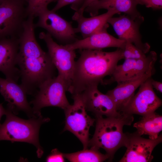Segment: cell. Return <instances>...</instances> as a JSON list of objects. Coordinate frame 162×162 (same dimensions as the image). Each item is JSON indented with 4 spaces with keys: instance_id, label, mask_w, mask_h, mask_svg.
I'll return each mask as SVG.
<instances>
[{
    "instance_id": "23",
    "label": "cell",
    "mask_w": 162,
    "mask_h": 162,
    "mask_svg": "<svg viewBox=\"0 0 162 162\" xmlns=\"http://www.w3.org/2000/svg\"><path fill=\"white\" fill-rule=\"evenodd\" d=\"M65 158L71 162H101L108 160L106 154L101 153L93 148L83 149L70 153H63Z\"/></svg>"
},
{
    "instance_id": "16",
    "label": "cell",
    "mask_w": 162,
    "mask_h": 162,
    "mask_svg": "<svg viewBox=\"0 0 162 162\" xmlns=\"http://www.w3.org/2000/svg\"><path fill=\"white\" fill-rule=\"evenodd\" d=\"M108 23L100 31L81 40L64 45L68 49L102 50L105 48L116 47L124 50L126 41L117 38L109 34L107 30Z\"/></svg>"
},
{
    "instance_id": "25",
    "label": "cell",
    "mask_w": 162,
    "mask_h": 162,
    "mask_svg": "<svg viewBox=\"0 0 162 162\" xmlns=\"http://www.w3.org/2000/svg\"><path fill=\"white\" fill-rule=\"evenodd\" d=\"M123 56L124 59L142 58L146 56V54L140 49L132 43L127 41H126Z\"/></svg>"
},
{
    "instance_id": "19",
    "label": "cell",
    "mask_w": 162,
    "mask_h": 162,
    "mask_svg": "<svg viewBox=\"0 0 162 162\" xmlns=\"http://www.w3.org/2000/svg\"><path fill=\"white\" fill-rule=\"evenodd\" d=\"M34 17L28 16L24 22L22 29L18 37L19 55L26 57H39L46 52L41 49L36 40Z\"/></svg>"
},
{
    "instance_id": "3",
    "label": "cell",
    "mask_w": 162,
    "mask_h": 162,
    "mask_svg": "<svg viewBox=\"0 0 162 162\" xmlns=\"http://www.w3.org/2000/svg\"><path fill=\"white\" fill-rule=\"evenodd\" d=\"M6 110V119L0 126V140L32 144L36 148L37 157L40 158L44 151L39 141L40 129L42 124L49 122L50 119L41 115L37 117L24 119L16 116L8 107Z\"/></svg>"
},
{
    "instance_id": "11",
    "label": "cell",
    "mask_w": 162,
    "mask_h": 162,
    "mask_svg": "<svg viewBox=\"0 0 162 162\" xmlns=\"http://www.w3.org/2000/svg\"><path fill=\"white\" fill-rule=\"evenodd\" d=\"M152 78H148L140 85L137 92L120 112L143 116L155 112L161 106L162 100L154 90Z\"/></svg>"
},
{
    "instance_id": "32",
    "label": "cell",
    "mask_w": 162,
    "mask_h": 162,
    "mask_svg": "<svg viewBox=\"0 0 162 162\" xmlns=\"http://www.w3.org/2000/svg\"><path fill=\"white\" fill-rule=\"evenodd\" d=\"M6 0H0V4Z\"/></svg>"
},
{
    "instance_id": "5",
    "label": "cell",
    "mask_w": 162,
    "mask_h": 162,
    "mask_svg": "<svg viewBox=\"0 0 162 162\" xmlns=\"http://www.w3.org/2000/svg\"><path fill=\"white\" fill-rule=\"evenodd\" d=\"M68 88L63 80L59 76H54L42 83L30 103L33 105L34 114L37 117L41 115V109L55 106L64 110L70 104L66 95Z\"/></svg>"
},
{
    "instance_id": "13",
    "label": "cell",
    "mask_w": 162,
    "mask_h": 162,
    "mask_svg": "<svg viewBox=\"0 0 162 162\" xmlns=\"http://www.w3.org/2000/svg\"><path fill=\"white\" fill-rule=\"evenodd\" d=\"M144 18L134 20L125 14L110 18L107 23L113 27L118 39L132 43L145 54L148 53L150 46L143 43L140 32V27Z\"/></svg>"
},
{
    "instance_id": "10",
    "label": "cell",
    "mask_w": 162,
    "mask_h": 162,
    "mask_svg": "<svg viewBox=\"0 0 162 162\" xmlns=\"http://www.w3.org/2000/svg\"><path fill=\"white\" fill-rule=\"evenodd\" d=\"M37 16L38 20L34 24L35 28H44L52 37L66 44L72 43L77 39L74 28L71 23L55 12L47 8L40 12Z\"/></svg>"
},
{
    "instance_id": "7",
    "label": "cell",
    "mask_w": 162,
    "mask_h": 162,
    "mask_svg": "<svg viewBox=\"0 0 162 162\" xmlns=\"http://www.w3.org/2000/svg\"><path fill=\"white\" fill-rule=\"evenodd\" d=\"M25 0H6L0 4V40L18 38L27 16Z\"/></svg>"
},
{
    "instance_id": "26",
    "label": "cell",
    "mask_w": 162,
    "mask_h": 162,
    "mask_svg": "<svg viewBox=\"0 0 162 162\" xmlns=\"http://www.w3.org/2000/svg\"><path fill=\"white\" fill-rule=\"evenodd\" d=\"M82 1L83 0H58L52 10L56 12L63 7L70 4L71 9L75 12H77L79 10Z\"/></svg>"
},
{
    "instance_id": "31",
    "label": "cell",
    "mask_w": 162,
    "mask_h": 162,
    "mask_svg": "<svg viewBox=\"0 0 162 162\" xmlns=\"http://www.w3.org/2000/svg\"><path fill=\"white\" fill-rule=\"evenodd\" d=\"M6 112V110L2 106V104L0 103V126L1 125L0 121L2 116L5 115Z\"/></svg>"
},
{
    "instance_id": "6",
    "label": "cell",
    "mask_w": 162,
    "mask_h": 162,
    "mask_svg": "<svg viewBox=\"0 0 162 162\" xmlns=\"http://www.w3.org/2000/svg\"><path fill=\"white\" fill-rule=\"evenodd\" d=\"M74 102L64 110L65 125L64 131H69L74 135L82 143L83 149L88 148L89 130L95 119L89 116L80 93L72 95Z\"/></svg>"
},
{
    "instance_id": "24",
    "label": "cell",
    "mask_w": 162,
    "mask_h": 162,
    "mask_svg": "<svg viewBox=\"0 0 162 162\" xmlns=\"http://www.w3.org/2000/svg\"><path fill=\"white\" fill-rule=\"evenodd\" d=\"M58 0H25L27 3L26 8L27 17L37 16L41 10L47 8L48 5L52 2H58Z\"/></svg>"
},
{
    "instance_id": "27",
    "label": "cell",
    "mask_w": 162,
    "mask_h": 162,
    "mask_svg": "<svg viewBox=\"0 0 162 162\" xmlns=\"http://www.w3.org/2000/svg\"><path fill=\"white\" fill-rule=\"evenodd\" d=\"M138 4L145 5L148 8L154 10H160L162 8V0H135Z\"/></svg>"
},
{
    "instance_id": "28",
    "label": "cell",
    "mask_w": 162,
    "mask_h": 162,
    "mask_svg": "<svg viewBox=\"0 0 162 162\" xmlns=\"http://www.w3.org/2000/svg\"><path fill=\"white\" fill-rule=\"evenodd\" d=\"M63 153L60 152L57 149H52L50 154L46 158V161L47 162L65 161Z\"/></svg>"
},
{
    "instance_id": "4",
    "label": "cell",
    "mask_w": 162,
    "mask_h": 162,
    "mask_svg": "<svg viewBox=\"0 0 162 162\" xmlns=\"http://www.w3.org/2000/svg\"><path fill=\"white\" fill-rule=\"evenodd\" d=\"M17 65L21 78L20 85L27 94L34 95L42 83L54 76L56 68L48 52L37 58L19 54Z\"/></svg>"
},
{
    "instance_id": "12",
    "label": "cell",
    "mask_w": 162,
    "mask_h": 162,
    "mask_svg": "<svg viewBox=\"0 0 162 162\" xmlns=\"http://www.w3.org/2000/svg\"><path fill=\"white\" fill-rule=\"evenodd\" d=\"M124 147L127 148L119 162H151L153 158L152 152L155 147L162 142V135L155 139H146L136 132L126 133Z\"/></svg>"
},
{
    "instance_id": "18",
    "label": "cell",
    "mask_w": 162,
    "mask_h": 162,
    "mask_svg": "<svg viewBox=\"0 0 162 162\" xmlns=\"http://www.w3.org/2000/svg\"><path fill=\"white\" fill-rule=\"evenodd\" d=\"M155 72V67H153L138 78L117 83L115 88L107 91L106 94L112 100L118 112H121L134 95L136 90L147 79L152 77Z\"/></svg>"
},
{
    "instance_id": "29",
    "label": "cell",
    "mask_w": 162,
    "mask_h": 162,
    "mask_svg": "<svg viewBox=\"0 0 162 162\" xmlns=\"http://www.w3.org/2000/svg\"><path fill=\"white\" fill-rule=\"evenodd\" d=\"M99 0H83L81 7L77 11L79 13L83 14L86 8L91 3Z\"/></svg>"
},
{
    "instance_id": "21",
    "label": "cell",
    "mask_w": 162,
    "mask_h": 162,
    "mask_svg": "<svg viewBox=\"0 0 162 162\" xmlns=\"http://www.w3.org/2000/svg\"><path fill=\"white\" fill-rule=\"evenodd\" d=\"M119 14L116 11L110 10L102 14L87 18L83 14L75 12L72 17L78 24L77 27L74 28V31L76 33H80L83 38H85L102 29L108 23L110 18Z\"/></svg>"
},
{
    "instance_id": "14",
    "label": "cell",
    "mask_w": 162,
    "mask_h": 162,
    "mask_svg": "<svg viewBox=\"0 0 162 162\" xmlns=\"http://www.w3.org/2000/svg\"><path fill=\"white\" fill-rule=\"evenodd\" d=\"M0 92L5 101L8 102L7 107L15 114L22 111L29 118L38 117L34 114L32 108L27 101L26 92L16 82L10 79L0 77Z\"/></svg>"
},
{
    "instance_id": "22",
    "label": "cell",
    "mask_w": 162,
    "mask_h": 162,
    "mask_svg": "<svg viewBox=\"0 0 162 162\" xmlns=\"http://www.w3.org/2000/svg\"><path fill=\"white\" fill-rule=\"evenodd\" d=\"M133 126L139 135H148L149 139H156L162 130V116L155 112L145 115L134 124Z\"/></svg>"
},
{
    "instance_id": "9",
    "label": "cell",
    "mask_w": 162,
    "mask_h": 162,
    "mask_svg": "<svg viewBox=\"0 0 162 162\" xmlns=\"http://www.w3.org/2000/svg\"><path fill=\"white\" fill-rule=\"evenodd\" d=\"M157 59V53L152 51L144 58L125 59L123 64L116 66L109 79L103 80L102 84L107 85L138 78L154 67Z\"/></svg>"
},
{
    "instance_id": "20",
    "label": "cell",
    "mask_w": 162,
    "mask_h": 162,
    "mask_svg": "<svg viewBox=\"0 0 162 162\" xmlns=\"http://www.w3.org/2000/svg\"><path fill=\"white\" fill-rule=\"evenodd\" d=\"M135 0H99L87 7L84 11L91 16L97 15L100 10L105 9L123 13L133 19L144 18L137 8Z\"/></svg>"
},
{
    "instance_id": "17",
    "label": "cell",
    "mask_w": 162,
    "mask_h": 162,
    "mask_svg": "<svg viewBox=\"0 0 162 162\" xmlns=\"http://www.w3.org/2000/svg\"><path fill=\"white\" fill-rule=\"evenodd\" d=\"M19 51L18 38H6L0 40V71L6 78L17 82L20 77L17 67Z\"/></svg>"
},
{
    "instance_id": "2",
    "label": "cell",
    "mask_w": 162,
    "mask_h": 162,
    "mask_svg": "<svg viewBox=\"0 0 162 162\" xmlns=\"http://www.w3.org/2000/svg\"><path fill=\"white\" fill-rule=\"evenodd\" d=\"M95 118V130L89 140L88 147L104 149L109 157V161H111L116 152L124 146L126 134L123 133V127L131 125L134 120L133 115L120 112L117 116Z\"/></svg>"
},
{
    "instance_id": "15",
    "label": "cell",
    "mask_w": 162,
    "mask_h": 162,
    "mask_svg": "<svg viewBox=\"0 0 162 162\" xmlns=\"http://www.w3.org/2000/svg\"><path fill=\"white\" fill-rule=\"evenodd\" d=\"M80 93L86 110L93 113L95 117L115 116L120 114L111 98L101 92L98 85L90 86Z\"/></svg>"
},
{
    "instance_id": "30",
    "label": "cell",
    "mask_w": 162,
    "mask_h": 162,
    "mask_svg": "<svg viewBox=\"0 0 162 162\" xmlns=\"http://www.w3.org/2000/svg\"><path fill=\"white\" fill-rule=\"evenodd\" d=\"M151 83L153 88H155L157 90L162 93V83L161 82L156 81L152 78Z\"/></svg>"
},
{
    "instance_id": "8",
    "label": "cell",
    "mask_w": 162,
    "mask_h": 162,
    "mask_svg": "<svg viewBox=\"0 0 162 162\" xmlns=\"http://www.w3.org/2000/svg\"><path fill=\"white\" fill-rule=\"evenodd\" d=\"M39 37L45 42L48 48L47 52L58 70V75L64 81L68 91L71 83L76 62L75 50L68 49L64 45L58 44L47 32H40Z\"/></svg>"
},
{
    "instance_id": "1",
    "label": "cell",
    "mask_w": 162,
    "mask_h": 162,
    "mask_svg": "<svg viewBox=\"0 0 162 162\" xmlns=\"http://www.w3.org/2000/svg\"><path fill=\"white\" fill-rule=\"evenodd\" d=\"M80 50L75 62L71 85L68 91L72 95L80 93L90 86L102 84L111 75L118 62L124 59L123 50L106 52L102 50Z\"/></svg>"
}]
</instances>
